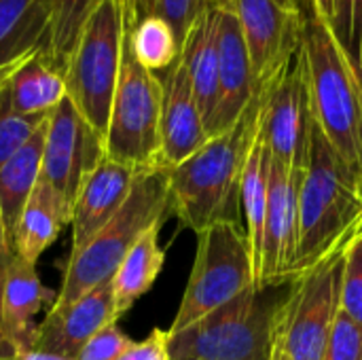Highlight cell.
I'll return each instance as SVG.
<instances>
[{
	"label": "cell",
	"instance_id": "obj_1",
	"mask_svg": "<svg viewBox=\"0 0 362 360\" xmlns=\"http://www.w3.org/2000/svg\"><path fill=\"white\" fill-rule=\"evenodd\" d=\"M261 102L255 93L229 129L208 138L199 151L168 170L170 212L195 233L221 221H235L242 170L259 132Z\"/></svg>",
	"mask_w": 362,
	"mask_h": 360
},
{
	"label": "cell",
	"instance_id": "obj_2",
	"mask_svg": "<svg viewBox=\"0 0 362 360\" xmlns=\"http://www.w3.org/2000/svg\"><path fill=\"white\" fill-rule=\"evenodd\" d=\"M318 129L348 172L362 176V79L329 23L310 13L299 49Z\"/></svg>",
	"mask_w": 362,
	"mask_h": 360
},
{
	"label": "cell",
	"instance_id": "obj_3",
	"mask_svg": "<svg viewBox=\"0 0 362 360\" xmlns=\"http://www.w3.org/2000/svg\"><path fill=\"white\" fill-rule=\"evenodd\" d=\"M362 227L358 182L314 123L310 161L297 199L295 278L346 244Z\"/></svg>",
	"mask_w": 362,
	"mask_h": 360
},
{
	"label": "cell",
	"instance_id": "obj_4",
	"mask_svg": "<svg viewBox=\"0 0 362 360\" xmlns=\"http://www.w3.org/2000/svg\"><path fill=\"white\" fill-rule=\"evenodd\" d=\"M291 280L250 286L191 327L170 333V360H274Z\"/></svg>",
	"mask_w": 362,
	"mask_h": 360
},
{
	"label": "cell",
	"instance_id": "obj_5",
	"mask_svg": "<svg viewBox=\"0 0 362 360\" xmlns=\"http://www.w3.org/2000/svg\"><path fill=\"white\" fill-rule=\"evenodd\" d=\"M170 212L168 170L159 163L140 168L121 210L76 252H70L62 286L49 310H64L108 282L138 238L163 223Z\"/></svg>",
	"mask_w": 362,
	"mask_h": 360
},
{
	"label": "cell",
	"instance_id": "obj_6",
	"mask_svg": "<svg viewBox=\"0 0 362 360\" xmlns=\"http://www.w3.org/2000/svg\"><path fill=\"white\" fill-rule=\"evenodd\" d=\"M125 34L127 0H100L85 21L64 72L66 98L102 136L119 81Z\"/></svg>",
	"mask_w": 362,
	"mask_h": 360
},
{
	"label": "cell",
	"instance_id": "obj_7",
	"mask_svg": "<svg viewBox=\"0 0 362 360\" xmlns=\"http://www.w3.org/2000/svg\"><path fill=\"white\" fill-rule=\"evenodd\" d=\"M255 286L252 250L238 221H221L197 233L195 263L170 333H178Z\"/></svg>",
	"mask_w": 362,
	"mask_h": 360
},
{
	"label": "cell",
	"instance_id": "obj_8",
	"mask_svg": "<svg viewBox=\"0 0 362 360\" xmlns=\"http://www.w3.org/2000/svg\"><path fill=\"white\" fill-rule=\"evenodd\" d=\"M348 242L291 280L274 356L322 360L333 323L341 310V276Z\"/></svg>",
	"mask_w": 362,
	"mask_h": 360
},
{
	"label": "cell",
	"instance_id": "obj_9",
	"mask_svg": "<svg viewBox=\"0 0 362 360\" xmlns=\"http://www.w3.org/2000/svg\"><path fill=\"white\" fill-rule=\"evenodd\" d=\"M161 98V79L134 57L125 34L123 62L104 134L106 157L136 168L157 163Z\"/></svg>",
	"mask_w": 362,
	"mask_h": 360
},
{
	"label": "cell",
	"instance_id": "obj_10",
	"mask_svg": "<svg viewBox=\"0 0 362 360\" xmlns=\"http://www.w3.org/2000/svg\"><path fill=\"white\" fill-rule=\"evenodd\" d=\"M104 155V136L64 98L47 117L38 185L47 187L72 219L76 195Z\"/></svg>",
	"mask_w": 362,
	"mask_h": 360
},
{
	"label": "cell",
	"instance_id": "obj_11",
	"mask_svg": "<svg viewBox=\"0 0 362 360\" xmlns=\"http://www.w3.org/2000/svg\"><path fill=\"white\" fill-rule=\"evenodd\" d=\"M242 30L255 93L267 91L297 57L305 25L301 8L286 6L278 0H223Z\"/></svg>",
	"mask_w": 362,
	"mask_h": 360
},
{
	"label": "cell",
	"instance_id": "obj_12",
	"mask_svg": "<svg viewBox=\"0 0 362 360\" xmlns=\"http://www.w3.org/2000/svg\"><path fill=\"white\" fill-rule=\"evenodd\" d=\"M259 95L263 98L259 132L269 155L288 172H305L316 121L301 55L297 53L286 72Z\"/></svg>",
	"mask_w": 362,
	"mask_h": 360
},
{
	"label": "cell",
	"instance_id": "obj_13",
	"mask_svg": "<svg viewBox=\"0 0 362 360\" xmlns=\"http://www.w3.org/2000/svg\"><path fill=\"white\" fill-rule=\"evenodd\" d=\"M267 174L269 199L261 263L255 278L257 289L293 280L297 259V199L303 172H288L280 161L269 155Z\"/></svg>",
	"mask_w": 362,
	"mask_h": 360
},
{
	"label": "cell",
	"instance_id": "obj_14",
	"mask_svg": "<svg viewBox=\"0 0 362 360\" xmlns=\"http://www.w3.org/2000/svg\"><path fill=\"white\" fill-rule=\"evenodd\" d=\"M161 79V119H159V157L157 163L165 170L182 163L208 142V132L187 74L178 57L168 70L157 74Z\"/></svg>",
	"mask_w": 362,
	"mask_h": 360
},
{
	"label": "cell",
	"instance_id": "obj_15",
	"mask_svg": "<svg viewBox=\"0 0 362 360\" xmlns=\"http://www.w3.org/2000/svg\"><path fill=\"white\" fill-rule=\"evenodd\" d=\"M115 299L110 280L91 289L78 301L64 310H49L47 318L34 327L30 348L74 359L76 352L102 329L115 325Z\"/></svg>",
	"mask_w": 362,
	"mask_h": 360
},
{
	"label": "cell",
	"instance_id": "obj_16",
	"mask_svg": "<svg viewBox=\"0 0 362 360\" xmlns=\"http://www.w3.org/2000/svg\"><path fill=\"white\" fill-rule=\"evenodd\" d=\"M140 168L102 157V161L87 176L72 208V246L70 252L83 248L125 204L132 193Z\"/></svg>",
	"mask_w": 362,
	"mask_h": 360
},
{
	"label": "cell",
	"instance_id": "obj_17",
	"mask_svg": "<svg viewBox=\"0 0 362 360\" xmlns=\"http://www.w3.org/2000/svg\"><path fill=\"white\" fill-rule=\"evenodd\" d=\"M218 13V102L208 136L229 129L255 98L250 55L235 15L216 2Z\"/></svg>",
	"mask_w": 362,
	"mask_h": 360
},
{
	"label": "cell",
	"instance_id": "obj_18",
	"mask_svg": "<svg viewBox=\"0 0 362 360\" xmlns=\"http://www.w3.org/2000/svg\"><path fill=\"white\" fill-rule=\"evenodd\" d=\"M218 13L216 2H206L180 49L206 132L212 125L218 102Z\"/></svg>",
	"mask_w": 362,
	"mask_h": 360
},
{
	"label": "cell",
	"instance_id": "obj_19",
	"mask_svg": "<svg viewBox=\"0 0 362 360\" xmlns=\"http://www.w3.org/2000/svg\"><path fill=\"white\" fill-rule=\"evenodd\" d=\"M55 295L40 282L36 263L13 255L0 301V329L6 344L15 350L30 348L34 333L32 318L49 303L53 306Z\"/></svg>",
	"mask_w": 362,
	"mask_h": 360
},
{
	"label": "cell",
	"instance_id": "obj_20",
	"mask_svg": "<svg viewBox=\"0 0 362 360\" xmlns=\"http://www.w3.org/2000/svg\"><path fill=\"white\" fill-rule=\"evenodd\" d=\"M51 55V23L42 0H0V79L23 59Z\"/></svg>",
	"mask_w": 362,
	"mask_h": 360
},
{
	"label": "cell",
	"instance_id": "obj_21",
	"mask_svg": "<svg viewBox=\"0 0 362 360\" xmlns=\"http://www.w3.org/2000/svg\"><path fill=\"white\" fill-rule=\"evenodd\" d=\"M8 106L21 117H47L66 98L64 74L45 53H36L0 79Z\"/></svg>",
	"mask_w": 362,
	"mask_h": 360
},
{
	"label": "cell",
	"instance_id": "obj_22",
	"mask_svg": "<svg viewBox=\"0 0 362 360\" xmlns=\"http://www.w3.org/2000/svg\"><path fill=\"white\" fill-rule=\"evenodd\" d=\"M47 119L36 127V132L0 166V221L13 250V238L19 216L38 185L42 146H45Z\"/></svg>",
	"mask_w": 362,
	"mask_h": 360
},
{
	"label": "cell",
	"instance_id": "obj_23",
	"mask_svg": "<svg viewBox=\"0 0 362 360\" xmlns=\"http://www.w3.org/2000/svg\"><path fill=\"white\" fill-rule=\"evenodd\" d=\"M159 229L161 225L146 229L110 278L117 318L127 314L132 306L151 291L163 269L165 250L159 246Z\"/></svg>",
	"mask_w": 362,
	"mask_h": 360
},
{
	"label": "cell",
	"instance_id": "obj_24",
	"mask_svg": "<svg viewBox=\"0 0 362 360\" xmlns=\"http://www.w3.org/2000/svg\"><path fill=\"white\" fill-rule=\"evenodd\" d=\"M68 223L70 216L66 214L59 199L47 187L36 185L19 216L13 238V255L36 263Z\"/></svg>",
	"mask_w": 362,
	"mask_h": 360
},
{
	"label": "cell",
	"instance_id": "obj_25",
	"mask_svg": "<svg viewBox=\"0 0 362 360\" xmlns=\"http://www.w3.org/2000/svg\"><path fill=\"white\" fill-rule=\"evenodd\" d=\"M261 119V117H259ZM269 153L261 138V132H257V138L248 151L242 180H240V206L244 210L246 219V236L252 250V265H255V278L261 263V250H263V231H265V216H267V199H269Z\"/></svg>",
	"mask_w": 362,
	"mask_h": 360
},
{
	"label": "cell",
	"instance_id": "obj_26",
	"mask_svg": "<svg viewBox=\"0 0 362 360\" xmlns=\"http://www.w3.org/2000/svg\"><path fill=\"white\" fill-rule=\"evenodd\" d=\"M127 42L134 57L155 74L168 70L180 57V42L159 15H146L136 23L127 21Z\"/></svg>",
	"mask_w": 362,
	"mask_h": 360
},
{
	"label": "cell",
	"instance_id": "obj_27",
	"mask_svg": "<svg viewBox=\"0 0 362 360\" xmlns=\"http://www.w3.org/2000/svg\"><path fill=\"white\" fill-rule=\"evenodd\" d=\"M51 23V64L64 74L85 21L100 0H42Z\"/></svg>",
	"mask_w": 362,
	"mask_h": 360
},
{
	"label": "cell",
	"instance_id": "obj_28",
	"mask_svg": "<svg viewBox=\"0 0 362 360\" xmlns=\"http://www.w3.org/2000/svg\"><path fill=\"white\" fill-rule=\"evenodd\" d=\"M341 310L362 325V227L346 246L341 276Z\"/></svg>",
	"mask_w": 362,
	"mask_h": 360
},
{
	"label": "cell",
	"instance_id": "obj_29",
	"mask_svg": "<svg viewBox=\"0 0 362 360\" xmlns=\"http://www.w3.org/2000/svg\"><path fill=\"white\" fill-rule=\"evenodd\" d=\"M47 117H21L13 112L8 106L4 83L0 81V166L36 132V127Z\"/></svg>",
	"mask_w": 362,
	"mask_h": 360
},
{
	"label": "cell",
	"instance_id": "obj_30",
	"mask_svg": "<svg viewBox=\"0 0 362 360\" xmlns=\"http://www.w3.org/2000/svg\"><path fill=\"white\" fill-rule=\"evenodd\" d=\"M322 360H362V325L339 310L331 335L327 339Z\"/></svg>",
	"mask_w": 362,
	"mask_h": 360
},
{
	"label": "cell",
	"instance_id": "obj_31",
	"mask_svg": "<svg viewBox=\"0 0 362 360\" xmlns=\"http://www.w3.org/2000/svg\"><path fill=\"white\" fill-rule=\"evenodd\" d=\"M335 34L362 79V0H339Z\"/></svg>",
	"mask_w": 362,
	"mask_h": 360
},
{
	"label": "cell",
	"instance_id": "obj_32",
	"mask_svg": "<svg viewBox=\"0 0 362 360\" xmlns=\"http://www.w3.org/2000/svg\"><path fill=\"white\" fill-rule=\"evenodd\" d=\"M132 346V339L115 325L95 333L72 360H115Z\"/></svg>",
	"mask_w": 362,
	"mask_h": 360
},
{
	"label": "cell",
	"instance_id": "obj_33",
	"mask_svg": "<svg viewBox=\"0 0 362 360\" xmlns=\"http://www.w3.org/2000/svg\"><path fill=\"white\" fill-rule=\"evenodd\" d=\"M204 4L206 0H155L153 15H159L161 19L170 23L182 49V42Z\"/></svg>",
	"mask_w": 362,
	"mask_h": 360
},
{
	"label": "cell",
	"instance_id": "obj_34",
	"mask_svg": "<svg viewBox=\"0 0 362 360\" xmlns=\"http://www.w3.org/2000/svg\"><path fill=\"white\" fill-rule=\"evenodd\" d=\"M170 333L155 329L146 339L132 342V346L115 360H170Z\"/></svg>",
	"mask_w": 362,
	"mask_h": 360
},
{
	"label": "cell",
	"instance_id": "obj_35",
	"mask_svg": "<svg viewBox=\"0 0 362 360\" xmlns=\"http://www.w3.org/2000/svg\"><path fill=\"white\" fill-rule=\"evenodd\" d=\"M11 259H13V250L8 246V240H6V233H4V227H2V221H0V301H2V289H4V280H6ZM11 354H13V348L6 344V339L2 335V329H0V359L11 356Z\"/></svg>",
	"mask_w": 362,
	"mask_h": 360
},
{
	"label": "cell",
	"instance_id": "obj_36",
	"mask_svg": "<svg viewBox=\"0 0 362 360\" xmlns=\"http://www.w3.org/2000/svg\"><path fill=\"white\" fill-rule=\"evenodd\" d=\"M310 8H312V15H316L318 19L329 23L333 28V32H335L337 13H339V0H310Z\"/></svg>",
	"mask_w": 362,
	"mask_h": 360
},
{
	"label": "cell",
	"instance_id": "obj_37",
	"mask_svg": "<svg viewBox=\"0 0 362 360\" xmlns=\"http://www.w3.org/2000/svg\"><path fill=\"white\" fill-rule=\"evenodd\" d=\"M0 360H72L64 359L59 354H53V352H45V350H36V348H21V350H15L11 356H4Z\"/></svg>",
	"mask_w": 362,
	"mask_h": 360
},
{
	"label": "cell",
	"instance_id": "obj_38",
	"mask_svg": "<svg viewBox=\"0 0 362 360\" xmlns=\"http://www.w3.org/2000/svg\"><path fill=\"white\" fill-rule=\"evenodd\" d=\"M155 0H127V21L136 23L138 19L153 15Z\"/></svg>",
	"mask_w": 362,
	"mask_h": 360
},
{
	"label": "cell",
	"instance_id": "obj_39",
	"mask_svg": "<svg viewBox=\"0 0 362 360\" xmlns=\"http://www.w3.org/2000/svg\"><path fill=\"white\" fill-rule=\"evenodd\" d=\"M286 6H293V8H301V0H278Z\"/></svg>",
	"mask_w": 362,
	"mask_h": 360
},
{
	"label": "cell",
	"instance_id": "obj_40",
	"mask_svg": "<svg viewBox=\"0 0 362 360\" xmlns=\"http://www.w3.org/2000/svg\"><path fill=\"white\" fill-rule=\"evenodd\" d=\"M358 191H361V197H362V176H361V180H358Z\"/></svg>",
	"mask_w": 362,
	"mask_h": 360
},
{
	"label": "cell",
	"instance_id": "obj_41",
	"mask_svg": "<svg viewBox=\"0 0 362 360\" xmlns=\"http://www.w3.org/2000/svg\"><path fill=\"white\" fill-rule=\"evenodd\" d=\"M206 2H223V0H206Z\"/></svg>",
	"mask_w": 362,
	"mask_h": 360
},
{
	"label": "cell",
	"instance_id": "obj_42",
	"mask_svg": "<svg viewBox=\"0 0 362 360\" xmlns=\"http://www.w3.org/2000/svg\"><path fill=\"white\" fill-rule=\"evenodd\" d=\"M274 360H282V359H278V356H274Z\"/></svg>",
	"mask_w": 362,
	"mask_h": 360
}]
</instances>
